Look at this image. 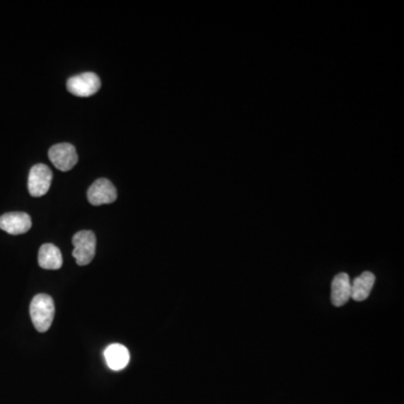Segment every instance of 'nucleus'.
<instances>
[{
    "mask_svg": "<svg viewBox=\"0 0 404 404\" xmlns=\"http://www.w3.org/2000/svg\"><path fill=\"white\" fill-rule=\"evenodd\" d=\"M116 199V187L107 179H98L88 190V200L93 206L112 204Z\"/></svg>",
    "mask_w": 404,
    "mask_h": 404,
    "instance_id": "423d86ee",
    "label": "nucleus"
},
{
    "mask_svg": "<svg viewBox=\"0 0 404 404\" xmlns=\"http://www.w3.org/2000/svg\"><path fill=\"white\" fill-rule=\"evenodd\" d=\"M33 325L38 333H45L51 328L54 319V302L47 294H37L34 296L30 308Z\"/></svg>",
    "mask_w": 404,
    "mask_h": 404,
    "instance_id": "f257e3e1",
    "label": "nucleus"
},
{
    "mask_svg": "<svg viewBox=\"0 0 404 404\" xmlns=\"http://www.w3.org/2000/svg\"><path fill=\"white\" fill-rule=\"evenodd\" d=\"M350 281L347 273H340L331 283V304L335 307H342L350 301Z\"/></svg>",
    "mask_w": 404,
    "mask_h": 404,
    "instance_id": "6e6552de",
    "label": "nucleus"
},
{
    "mask_svg": "<svg viewBox=\"0 0 404 404\" xmlns=\"http://www.w3.org/2000/svg\"><path fill=\"white\" fill-rule=\"evenodd\" d=\"M37 260L38 264L44 270H59L63 264L61 250L53 244L42 245Z\"/></svg>",
    "mask_w": 404,
    "mask_h": 404,
    "instance_id": "9b49d317",
    "label": "nucleus"
},
{
    "mask_svg": "<svg viewBox=\"0 0 404 404\" xmlns=\"http://www.w3.org/2000/svg\"><path fill=\"white\" fill-rule=\"evenodd\" d=\"M72 244L74 246L72 255L76 258L78 265H88L93 262L97 246V239L93 231H78L72 238Z\"/></svg>",
    "mask_w": 404,
    "mask_h": 404,
    "instance_id": "f03ea898",
    "label": "nucleus"
},
{
    "mask_svg": "<svg viewBox=\"0 0 404 404\" xmlns=\"http://www.w3.org/2000/svg\"><path fill=\"white\" fill-rule=\"evenodd\" d=\"M375 283V275L372 272H363L359 277L350 283V298L356 302H362L367 300L371 294Z\"/></svg>",
    "mask_w": 404,
    "mask_h": 404,
    "instance_id": "1a4fd4ad",
    "label": "nucleus"
},
{
    "mask_svg": "<svg viewBox=\"0 0 404 404\" xmlns=\"http://www.w3.org/2000/svg\"><path fill=\"white\" fill-rule=\"evenodd\" d=\"M105 358L109 369L112 371H122L129 363V352L122 345L112 344L105 350Z\"/></svg>",
    "mask_w": 404,
    "mask_h": 404,
    "instance_id": "9d476101",
    "label": "nucleus"
},
{
    "mask_svg": "<svg viewBox=\"0 0 404 404\" xmlns=\"http://www.w3.org/2000/svg\"><path fill=\"white\" fill-rule=\"evenodd\" d=\"M52 174L51 168L45 164H36L30 168L28 175V191L32 197H42L47 195L51 187Z\"/></svg>",
    "mask_w": 404,
    "mask_h": 404,
    "instance_id": "20e7f679",
    "label": "nucleus"
},
{
    "mask_svg": "<svg viewBox=\"0 0 404 404\" xmlns=\"http://www.w3.org/2000/svg\"><path fill=\"white\" fill-rule=\"evenodd\" d=\"M32 228L30 214L25 212H8L0 217V229L11 235H22Z\"/></svg>",
    "mask_w": 404,
    "mask_h": 404,
    "instance_id": "0eeeda50",
    "label": "nucleus"
},
{
    "mask_svg": "<svg viewBox=\"0 0 404 404\" xmlns=\"http://www.w3.org/2000/svg\"><path fill=\"white\" fill-rule=\"evenodd\" d=\"M49 158L53 166L63 172L70 171L78 163L76 149L69 143L53 145L50 149Z\"/></svg>",
    "mask_w": 404,
    "mask_h": 404,
    "instance_id": "39448f33",
    "label": "nucleus"
},
{
    "mask_svg": "<svg viewBox=\"0 0 404 404\" xmlns=\"http://www.w3.org/2000/svg\"><path fill=\"white\" fill-rule=\"evenodd\" d=\"M101 81L99 76L93 72H84L72 76L67 82L69 93L78 97H90L99 91Z\"/></svg>",
    "mask_w": 404,
    "mask_h": 404,
    "instance_id": "7ed1b4c3",
    "label": "nucleus"
}]
</instances>
